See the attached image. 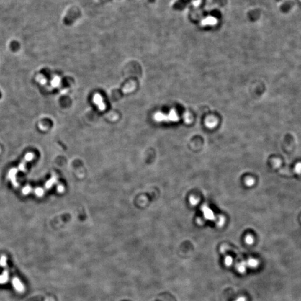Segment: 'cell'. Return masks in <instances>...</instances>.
<instances>
[{
  "instance_id": "cell-1",
  "label": "cell",
  "mask_w": 301,
  "mask_h": 301,
  "mask_svg": "<svg viewBox=\"0 0 301 301\" xmlns=\"http://www.w3.org/2000/svg\"><path fill=\"white\" fill-rule=\"evenodd\" d=\"M81 15V11L78 7H73L68 10L63 19V22L65 25L70 26L72 25L78 19H79Z\"/></svg>"
},
{
  "instance_id": "cell-2",
  "label": "cell",
  "mask_w": 301,
  "mask_h": 301,
  "mask_svg": "<svg viewBox=\"0 0 301 301\" xmlns=\"http://www.w3.org/2000/svg\"><path fill=\"white\" fill-rule=\"evenodd\" d=\"M12 283L13 287L17 292L20 293H22L25 291V287L18 278L17 277L14 278L12 281Z\"/></svg>"
},
{
  "instance_id": "cell-3",
  "label": "cell",
  "mask_w": 301,
  "mask_h": 301,
  "mask_svg": "<svg viewBox=\"0 0 301 301\" xmlns=\"http://www.w3.org/2000/svg\"><path fill=\"white\" fill-rule=\"evenodd\" d=\"M9 280V273L7 271H4L0 275V284H5Z\"/></svg>"
},
{
  "instance_id": "cell-4",
  "label": "cell",
  "mask_w": 301,
  "mask_h": 301,
  "mask_svg": "<svg viewBox=\"0 0 301 301\" xmlns=\"http://www.w3.org/2000/svg\"><path fill=\"white\" fill-rule=\"evenodd\" d=\"M248 266L252 268H256L258 265V261L256 259H251L248 262Z\"/></svg>"
},
{
  "instance_id": "cell-5",
  "label": "cell",
  "mask_w": 301,
  "mask_h": 301,
  "mask_svg": "<svg viewBox=\"0 0 301 301\" xmlns=\"http://www.w3.org/2000/svg\"><path fill=\"white\" fill-rule=\"evenodd\" d=\"M16 171H17V170H16L15 169H12V170L10 171V173H9V177H10V179H11V180H12V181H13V182H14V184L16 183V182H15V174L16 173Z\"/></svg>"
},
{
  "instance_id": "cell-6",
  "label": "cell",
  "mask_w": 301,
  "mask_h": 301,
  "mask_svg": "<svg viewBox=\"0 0 301 301\" xmlns=\"http://www.w3.org/2000/svg\"><path fill=\"white\" fill-rule=\"evenodd\" d=\"M0 266L5 267L7 266V258L5 256H2L0 258Z\"/></svg>"
},
{
  "instance_id": "cell-7",
  "label": "cell",
  "mask_w": 301,
  "mask_h": 301,
  "mask_svg": "<svg viewBox=\"0 0 301 301\" xmlns=\"http://www.w3.org/2000/svg\"><path fill=\"white\" fill-rule=\"evenodd\" d=\"M216 4L221 7H224L227 4V0H213Z\"/></svg>"
},
{
  "instance_id": "cell-8",
  "label": "cell",
  "mask_w": 301,
  "mask_h": 301,
  "mask_svg": "<svg viewBox=\"0 0 301 301\" xmlns=\"http://www.w3.org/2000/svg\"><path fill=\"white\" fill-rule=\"evenodd\" d=\"M295 171L297 174H301V162H299L296 164L295 168Z\"/></svg>"
},
{
  "instance_id": "cell-9",
  "label": "cell",
  "mask_w": 301,
  "mask_h": 301,
  "mask_svg": "<svg viewBox=\"0 0 301 301\" xmlns=\"http://www.w3.org/2000/svg\"><path fill=\"white\" fill-rule=\"evenodd\" d=\"M238 270L241 273H244L246 269V266L244 264H241L239 266H238Z\"/></svg>"
},
{
  "instance_id": "cell-10",
  "label": "cell",
  "mask_w": 301,
  "mask_h": 301,
  "mask_svg": "<svg viewBox=\"0 0 301 301\" xmlns=\"http://www.w3.org/2000/svg\"><path fill=\"white\" fill-rule=\"evenodd\" d=\"M225 262L226 266H230L232 262H233V259H232V258H231L230 256H227L225 258Z\"/></svg>"
},
{
  "instance_id": "cell-11",
  "label": "cell",
  "mask_w": 301,
  "mask_h": 301,
  "mask_svg": "<svg viewBox=\"0 0 301 301\" xmlns=\"http://www.w3.org/2000/svg\"><path fill=\"white\" fill-rule=\"evenodd\" d=\"M33 157H34V156L32 155L31 153H29L26 156L25 159L26 161H31V160H32Z\"/></svg>"
},
{
  "instance_id": "cell-12",
  "label": "cell",
  "mask_w": 301,
  "mask_h": 301,
  "mask_svg": "<svg viewBox=\"0 0 301 301\" xmlns=\"http://www.w3.org/2000/svg\"><path fill=\"white\" fill-rule=\"evenodd\" d=\"M30 190L31 189L29 186H26L23 189V193L24 194H27L30 192Z\"/></svg>"
},
{
  "instance_id": "cell-13",
  "label": "cell",
  "mask_w": 301,
  "mask_h": 301,
  "mask_svg": "<svg viewBox=\"0 0 301 301\" xmlns=\"http://www.w3.org/2000/svg\"><path fill=\"white\" fill-rule=\"evenodd\" d=\"M42 192H43V191L42 190V189H37L35 190V193L36 194V195H42Z\"/></svg>"
},
{
  "instance_id": "cell-14",
  "label": "cell",
  "mask_w": 301,
  "mask_h": 301,
  "mask_svg": "<svg viewBox=\"0 0 301 301\" xmlns=\"http://www.w3.org/2000/svg\"><path fill=\"white\" fill-rule=\"evenodd\" d=\"M24 169H25V166L24 164H21L20 165V169L21 171L24 170Z\"/></svg>"
},
{
  "instance_id": "cell-15",
  "label": "cell",
  "mask_w": 301,
  "mask_h": 301,
  "mask_svg": "<svg viewBox=\"0 0 301 301\" xmlns=\"http://www.w3.org/2000/svg\"><path fill=\"white\" fill-rule=\"evenodd\" d=\"M246 301V298H244V297H241L237 301Z\"/></svg>"
},
{
  "instance_id": "cell-16",
  "label": "cell",
  "mask_w": 301,
  "mask_h": 301,
  "mask_svg": "<svg viewBox=\"0 0 301 301\" xmlns=\"http://www.w3.org/2000/svg\"><path fill=\"white\" fill-rule=\"evenodd\" d=\"M148 1L150 3V4H154L156 2V0H148Z\"/></svg>"
},
{
  "instance_id": "cell-17",
  "label": "cell",
  "mask_w": 301,
  "mask_h": 301,
  "mask_svg": "<svg viewBox=\"0 0 301 301\" xmlns=\"http://www.w3.org/2000/svg\"><path fill=\"white\" fill-rule=\"evenodd\" d=\"M106 1H110V0H106Z\"/></svg>"
}]
</instances>
